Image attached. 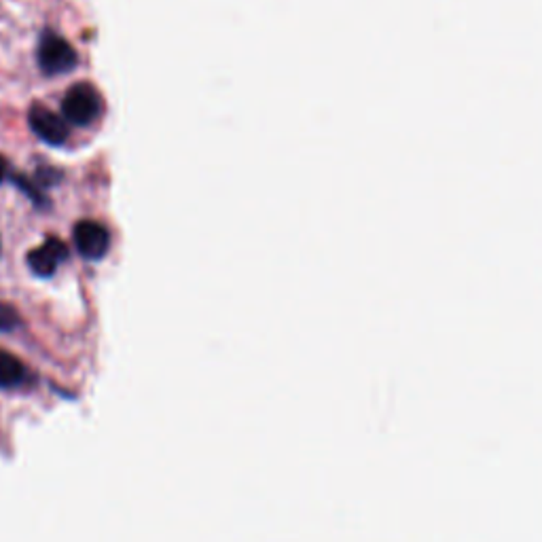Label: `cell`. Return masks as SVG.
<instances>
[{"label": "cell", "instance_id": "1", "mask_svg": "<svg viewBox=\"0 0 542 542\" xmlns=\"http://www.w3.org/2000/svg\"><path fill=\"white\" fill-rule=\"evenodd\" d=\"M102 113V98L90 83H76L66 92L62 100V117L68 124L85 127L93 124Z\"/></svg>", "mask_w": 542, "mask_h": 542}, {"label": "cell", "instance_id": "2", "mask_svg": "<svg viewBox=\"0 0 542 542\" xmlns=\"http://www.w3.org/2000/svg\"><path fill=\"white\" fill-rule=\"evenodd\" d=\"M36 60L41 70L47 76L70 73V70L76 66V62H79L73 45H70L66 38L53 35V32H45V35L41 36Z\"/></svg>", "mask_w": 542, "mask_h": 542}, {"label": "cell", "instance_id": "3", "mask_svg": "<svg viewBox=\"0 0 542 542\" xmlns=\"http://www.w3.org/2000/svg\"><path fill=\"white\" fill-rule=\"evenodd\" d=\"M28 124H30V130L49 147H62L70 136L68 121L55 115L47 107H41V104H35L30 108Z\"/></svg>", "mask_w": 542, "mask_h": 542}, {"label": "cell", "instance_id": "4", "mask_svg": "<svg viewBox=\"0 0 542 542\" xmlns=\"http://www.w3.org/2000/svg\"><path fill=\"white\" fill-rule=\"evenodd\" d=\"M73 237L76 251L87 261H100L110 248L108 229L104 225L96 223V220H81V223H76Z\"/></svg>", "mask_w": 542, "mask_h": 542}, {"label": "cell", "instance_id": "5", "mask_svg": "<svg viewBox=\"0 0 542 542\" xmlns=\"http://www.w3.org/2000/svg\"><path fill=\"white\" fill-rule=\"evenodd\" d=\"M66 259H68V248L64 242L58 237H47L41 246L28 252V267L38 278H52Z\"/></svg>", "mask_w": 542, "mask_h": 542}, {"label": "cell", "instance_id": "6", "mask_svg": "<svg viewBox=\"0 0 542 542\" xmlns=\"http://www.w3.org/2000/svg\"><path fill=\"white\" fill-rule=\"evenodd\" d=\"M26 375L28 371L18 356H13L11 352L0 350V388L3 390L18 388V386H21L26 381Z\"/></svg>", "mask_w": 542, "mask_h": 542}, {"label": "cell", "instance_id": "7", "mask_svg": "<svg viewBox=\"0 0 542 542\" xmlns=\"http://www.w3.org/2000/svg\"><path fill=\"white\" fill-rule=\"evenodd\" d=\"M21 324L20 312L11 303L0 301V333H11Z\"/></svg>", "mask_w": 542, "mask_h": 542}, {"label": "cell", "instance_id": "8", "mask_svg": "<svg viewBox=\"0 0 542 542\" xmlns=\"http://www.w3.org/2000/svg\"><path fill=\"white\" fill-rule=\"evenodd\" d=\"M7 176H9V163H7V159L0 157V182L7 180Z\"/></svg>", "mask_w": 542, "mask_h": 542}]
</instances>
